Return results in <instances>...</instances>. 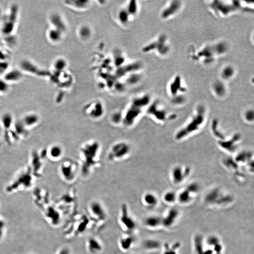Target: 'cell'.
<instances>
[{
  "label": "cell",
  "mask_w": 254,
  "mask_h": 254,
  "mask_svg": "<svg viewBox=\"0 0 254 254\" xmlns=\"http://www.w3.org/2000/svg\"><path fill=\"white\" fill-rule=\"evenodd\" d=\"M207 119L206 108L203 105H198L187 122L176 131L174 135L175 139L182 142L198 134L204 127Z\"/></svg>",
  "instance_id": "6da1fadb"
},
{
  "label": "cell",
  "mask_w": 254,
  "mask_h": 254,
  "mask_svg": "<svg viewBox=\"0 0 254 254\" xmlns=\"http://www.w3.org/2000/svg\"><path fill=\"white\" fill-rule=\"evenodd\" d=\"M19 11L20 8L17 4L14 3L10 7L1 29V34L4 36H10L13 34L17 24Z\"/></svg>",
  "instance_id": "7a4b0ae2"
},
{
  "label": "cell",
  "mask_w": 254,
  "mask_h": 254,
  "mask_svg": "<svg viewBox=\"0 0 254 254\" xmlns=\"http://www.w3.org/2000/svg\"><path fill=\"white\" fill-rule=\"evenodd\" d=\"M234 197L229 193L224 192L219 188L209 190L205 195L204 201L209 205L224 206L232 202Z\"/></svg>",
  "instance_id": "3957f363"
},
{
  "label": "cell",
  "mask_w": 254,
  "mask_h": 254,
  "mask_svg": "<svg viewBox=\"0 0 254 254\" xmlns=\"http://www.w3.org/2000/svg\"><path fill=\"white\" fill-rule=\"evenodd\" d=\"M20 69L24 73H28L39 78H50L51 73L43 69L30 60L24 59L20 63Z\"/></svg>",
  "instance_id": "277c9868"
},
{
  "label": "cell",
  "mask_w": 254,
  "mask_h": 254,
  "mask_svg": "<svg viewBox=\"0 0 254 254\" xmlns=\"http://www.w3.org/2000/svg\"><path fill=\"white\" fill-rule=\"evenodd\" d=\"M241 140V135L236 133L230 136H225V139L217 143L220 149L229 155H234L238 151Z\"/></svg>",
  "instance_id": "5b68a950"
},
{
  "label": "cell",
  "mask_w": 254,
  "mask_h": 254,
  "mask_svg": "<svg viewBox=\"0 0 254 254\" xmlns=\"http://www.w3.org/2000/svg\"><path fill=\"white\" fill-rule=\"evenodd\" d=\"M234 160L239 167L246 170L248 173L254 172V160L253 152L248 150L238 151L234 155Z\"/></svg>",
  "instance_id": "8992f818"
},
{
  "label": "cell",
  "mask_w": 254,
  "mask_h": 254,
  "mask_svg": "<svg viewBox=\"0 0 254 254\" xmlns=\"http://www.w3.org/2000/svg\"><path fill=\"white\" fill-rule=\"evenodd\" d=\"M147 113L156 122L162 124L170 122L176 117L175 114H171L158 104H153L150 106Z\"/></svg>",
  "instance_id": "52a82bcc"
},
{
  "label": "cell",
  "mask_w": 254,
  "mask_h": 254,
  "mask_svg": "<svg viewBox=\"0 0 254 254\" xmlns=\"http://www.w3.org/2000/svg\"><path fill=\"white\" fill-rule=\"evenodd\" d=\"M191 173L190 167L182 165L175 166L170 170V180L174 185H180L190 177Z\"/></svg>",
  "instance_id": "ba28073f"
},
{
  "label": "cell",
  "mask_w": 254,
  "mask_h": 254,
  "mask_svg": "<svg viewBox=\"0 0 254 254\" xmlns=\"http://www.w3.org/2000/svg\"><path fill=\"white\" fill-rule=\"evenodd\" d=\"M146 106L145 104L137 99L133 100L132 107L126 112L125 117L122 119L124 124L127 126L132 125L142 113L143 108Z\"/></svg>",
  "instance_id": "9c48e42d"
},
{
  "label": "cell",
  "mask_w": 254,
  "mask_h": 254,
  "mask_svg": "<svg viewBox=\"0 0 254 254\" xmlns=\"http://www.w3.org/2000/svg\"><path fill=\"white\" fill-rule=\"evenodd\" d=\"M99 146L97 143H93L91 144L85 145L84 148L82 149V154L83 156L84 163L83 169L84 172L87 171L91 166H93L95 163V158L97 155Z\"/></svg>",
  "instance_id": "30bf717a"
},
{
  "label": "cell",
  "mask_w": 254,
  "mask_h": 254,
  "mask_svg": "<svg viewBox=\"0 0 254 254\" xmlns=\"http://www.w3.org/2000/svg\"><path fill=\"white\" fill-rule=\"evenodd\" d=\"M119 221L122 227L128 232H132L136 228V223L129 213L126 204H123L121 207Z\"/></svg>",
  "instance_id": "8fae6325"
},
{
  "label": "cell",
  "mask_w": 254,
  "mask_h": 254,
  "mask_svg": "<svg viewBox=\"0 0 254 254\" xmlns=\"http://www.w3.org/2000/svg\"><path fill=\"white\" fill-rule=\"evenodd\" d=\"M14 122L15 120L13 116L10 113H5L0 117V124L3 130L4 139L8 145H11L10 142V134Z\"/></svg>",
  "instance_id": "7c38bea8"
},
{
  "label": "cell",
  "mask_w": 254,
  "mask_h": 254,
  "mask_svg": "<svg viewBox=\"0 0 254 254\" xmlns=\"http://www.w3.org/2000/svg\"><path fill=\"white\" fill-rule=\"evenodd\" d=\"M29 130L25 127L21 120L15 121L14 123L10 134V143L18 142L28 135Z\"/></svg>",
  "instance_id": "4fadbf2b"
},
{
  "label": "cell",
  "mask_w": 254,
  "mask_h": 254,
  "mask_svg": "<svg viewBox=\"0 0 254 254\" xmlns=\"http://www.w3.org/2000/svg\"><path fill=\"white\" fill-rule=\"evenodd\" d=\"M130 151V147L126 143L120 142L113 145L109 155L111 160L120 159L128 155Z\"/></svg>",
  "instance_id": "5bb4252c"
},
{
  "label": "cell",
  "mask_w": 254,
  "mask_h": 254,
  "mask_svg": "<svg viewBox=\"0 0 254 254\" xmlns=\"http://www.w3.org/2000/svg\"><path fill=\"white\" fill-rule=\"evenodd\" d=\"M180 214V211L177 208L169 209L162 217V226L167 229L174 226L178 220Z\"/></svg>",
  "instance_id": "9a60e30c"
},
{
  "label": "cell",
  "mask_w": 254,
  "mask_h": 254,
  "mask_svg": "<svg viewBox=\"0 0 254 254\" xmlns=\"http://www.w3.org/2000/svg\"><path fill=\"white\" fill-rule=\"evenodd\" d=\"M89 209L91 214L95 218L100 220H105L107 218V213L105 208L98 201H93L89 206Z\"/></svg>",
  "instance_id": "2e32d148"
},
{
  "label": "cell",
  "mask_w": 254,
  "mask_h": 254,
  "mask_svg": "<svg viewBox=\"0 0 254 254\" xmlns=\"http://www.w3.org/2000/svg\"><path fill=\"white\" fill-rule=\"evenodd\" d=\"M28 130L34 128L39 124L41 118L39 114L34 112L28 113L20 120Z\"/></svg>",
  "instance_id": "e0dca14e"
},
{
  "label": "cell",
  "mask_w": 254,
  "mask_h": 254,
  "mask_svg": "<svg viewBox=\"0 0 254 254\" xmlns=\"http://www.w3.org/2000/svg\"><path fill=\"white\" fill-rule=\"evenodd\" d=\"M196 195H197L187 185L184 189L178 193L177 202L180 204L184 205L188 204L192 202L193 198Z\"/></svg>",
  "instance_id": "ac0fdd59"
},
{
  "label": "cell",
  "mask_w": 254,
  "mask_h": 254,
  "mask_svg": "<svg viewBox=\"0 0 254 254\" xmlns=\"http://www.w3.org/2000/svg\"><path fill=\"white\" fill-rule=\"evenodd\" d=\"M49 21L52 28L64 33L66 31V27L63 19L57 13H52L49 17Z\"/></svg>",
  "instance_id": "d6986e66"
},
{
  "label": "cell",
  "mask_w": 254,
  "mask_h": 254,
  "mask_svg": "<svg viewBox=\"0 0 254 254\" xmlns=\"http://www.w3.org/2000/svg\"><path fill=\"white\" fill-rule=\"evenodd\" d=\"M23 77L24 73L20 68H14L6 71L3 78L10 84L20 82Z\"/></svg>",
  "instance_id": "ffe728a7"
},
{
  "label": "cell",
  "mask_w": 254,
  "mask_h": 254,
  "mask_svg": "<svg viewBox=\"0 0 254 254\" xmlns=\"http://www.w3.org/2000/svg\"><path fill=\"white\" fill-rule=\"evenodd\" d=\"M61 176L65 180L70 181L74 176V169L73 164L70 162H64L60 168Z\"/></svg>",
  "instance_id": "44dd1931"
},
{
  "label": "cell",
  "mask_w": 254,
  "mask_h": 254,
  "mask_svg": "<svg viewBox=\"0 0 254 254\" xmlns=\"http://www.w3.org/2000/svg\"><path fill=\"white\" fill-rule=\"evenodd\" d=\"M143 224L148 228H158L162 226V217L155 215L148 216L143 220Z\"/></svg>",
  "instance_id": "7402d4cb"
},
{
  "label": "cell",
  "mask_w": 254,
  "mask_h": 254,
  "mask_svg": "<svg viewBox=\"0 0 254 254\" xmlns=\"http://www.w3.org/2000/svg\"><path fill=\"white\" fill-rule=\"evenodd\" d=\"M87 247L89 253L91 254H99L103 249L102 245L99 239L94 237L89 238L87 242Z\"/></svg>",
  "instance_id": "603a6c76"
},
{
  "label": "cell",
  "mask_w": 254,
  "mask_h": 254,
  "mask_svg": "<svg viewBox=\"0 0 254 254\" xmlns=\"http://www.w3.org/2000/svg\"><path fill=\"white\" fill-rule=\"evenodd\" d=\"M142 201L145 207L149 209H154L157 207L159 203L157 196L150 192H147L143 195Z\"/></svg>",
  "instance_id": "cb8c5ba5"
},
{
  "label": "cell",
  "mask_w": 254,
  "mask_h": 254,
  "mask_svg": "<svg viewBox=\"0 0 254 254\" xmlns=\"http://www.w3.org/2000/svg\"><path fill=\"white\" fill-rule=\"evenodd\" d=\"M46 153L50 159L53 161H57L63 156V150L60 146L55 144L49 147Z\"/></svg>",
  "instance_id": "d4e9b609"
},
{
  "label": "cell",
  "mask_w": 254,
  "mask_h": 254,
  "mask_svg": "<svg viewBox=\"0 0 254 254\" xmlns=\"http://www.w3.org/2000/svg\"><path fill=\"white\" fill-rule=\"evenodd\" d=\"M181 7V3L178 1H171L170 3L163 10L162 16L163 18L170 17L176 14Z\"/></svg>",
  "instance_id": "484cf974"
},
{
  "label": "cell",
  "mask_w": 254,
  "mask_h": 254,
  "mask_svg": "<svg viewBox=\"0 0 254 254\" xmlns=\"http://www.w3.org/2000/svg\"><path fill=\"white\" fill-rule=\"evenodd\" d=\"M93 106L90 105L89 106V108L91 109H85L86 113H87L93 119L99 118L103 114L104 109L102 105L100 103H96L94 104Z\"/></svg>",
  "instance_id": "4316f807"
},
{
  "label": "cell",
  "mask_w": 254,
  "mask_h": 254,
  "mask_svg": "<svg viewBox=\"0 0 254 254\" xmlns=\"http://www.w3.org/2000/svg\"><path fill=\"white\" fill-rule=\"evenodd\" d=\"M63 34L58 30L50 27L47 32V37L51 43H57L61 41Z\"/></svg>",
  "instance_id": "83f0119b"
},
{
  "label": "cell",
  "mask_w": 254,
  "mask_h": 254,
  "mask_svg": "<svg viewBox=\"0 0 254 254\" xmlns=\"http://www.w3.org/2000/svg\"><path fill=\"white\" fill-rule=\"evenodd\" d=\"M142 246L146 251H156L161 248V243L159 241L155 239H147L143 241Z\"/></svg>",
  "instance_id": "f1b7e54d"
},
{
  "label": "cell",
  "mask_w": 254,
  "mask_h": 254,
  "mask_svg": "<svg viewBox=\"0 0 254 254\" xmlns=\"http://www.w3.org/2000/svg\"><path fill=\"white\" fill-rule=\"evenodd\" d=\"M135 241V238L131 234L122 236L120 239V247L123 251H129L134 244Z\"/></svg>",
  "instance_id": "f546056e"
},
{
  "label": "cell",
  "mask_w": 254,
  "mask_h": 254,
  "mask_svg": "<svg viewBox=\"0 0 254 254\" xmlns=\"http://www.w3.org/2000/svg\"><path fill=\"white\" fill-rule=\"evenodd\" d=\"M178 193L172 190L167 191L162 196V199L167 204L172 205L177 202Z\"/></svg>",
  "instance_id": "4dcf8cb0"
},
{
  "label": "cell",
  "mask_w": 254,
  "mask_h": 254,
  "mask_svg": "<svg viewBox=\"0 0 254 254\" xmlns=\"http://www.w3.org/2000/svg\"><path fill=\"white\" fill-rule=\"evenodd\" d=\"M213 91L218 97H223L226 94V89L224 84L220 83H216L213 86Z\"/></svg>",
  "instance_id": "1f68e13d"
},
{
  "label": "cell",
  "mask_w": 254,
  "mask_h": 254,
  "mask_svg": "<svg viewBox=\"0 0 254 254\" xmlns=\"http://www.w3.org/2000/svg\"><path fill=\"white\" fill-rule=\"evenodd\" d=\"M234 73V68L230 66H227L223 69L221 72V76L223 79L228 80L232 77Z\"/></svg>",
  "instance_id": "d6a6232c"
},
{
  "label": "cell",
  "mask_w": 254,
  "mask_h": 254,
  "mask_svg": "<svg viewBox=\"0 0 254 254\" xmlns=\"http://www.w3.org/2000/svg\"><path fill=\"white\" fill-rule=\"evenodd\" d=\"M66 66V61L63 59H57L56 60L53 64V68L54 72H60V70H63Z\"/></svg>",
  "instance_id": "836d02e7"
},
{
  "label": "cell",
  "mask_w": 254,
  "mask_h": 254,
  "mask_svg": "<svg viewBox=\"0 0 254 254\" xmlns=\"http://www.w3.org/2000/svg\"><path fill=\"white\" fill-rule=\"evenodd\" d=\"M10 90V84L3 78H0V95L7 93Z\"/></svg>",
  "instance_id": "e575fe53"
},
{
  "label": "cell",
  "mask_w": 254,
  "mask_h": 254,
  "mask_svg": "<svg viewBox=\"0 0 254 254\" xmlns=\"http://www.w3.org/2000/svg\"><path fill=\"white\" fill-rule=\"evenodd\" d=\"M244 120L248 123H251L254 122V113L253 110H248L244 112L243 115Z\"/></svg>",
  "instance_id": "d590c367"
},
{
  "label": "cell",
  "mask_w": 254,
  "mask_h": 254,
  "mask_svg": "<svg viewBox=\"0 0 254 254\" xmlns=\"http://www.w3.org/2000/svg\"><path fill=\"white\" fill-rule=\"evenodd\" d=\"M88 1H80V3H77V1H64V3L67 6H71V7H76L77 8L78 7H80L81 6L82 7H84L86 6V3H88Z\"/></svg>",
  "instance_id": "8d00e7d4"
},
{
  "label": "cell",
  "mask_w": 254,
  "mask_h": 254,
  "mask_svg": "<svg viewBox=\"0 0 254 254\" xmlns=\"http://www.w3.org/2000/svg\"><path fill=\"white\" fill-rule=\"evenodd\" d=\"M162 254H178L176 251V248H173V247H171L169 246L165 247L164 248Z\"/></svg>",
  "instance_id": "74e56055"
},
{
  "label": "cell",
  "mask_w": 254,
  "mask_h": 254,
  "mask_svg": "<svg viewBox=\"0 0 254 254\" xmlns=\"http://www.w3.org/2000/svg\"><path fill=\"white\" fill-rule=\"evenodd\" d=\"M122 119V117L120 113H115L112 117V120L115 123L120 122Z\"/></svg>",
  "instance_id": "f35d334b"
},
{
  "label": "cell",
  "mask_w": 254,
  "mask_h": 254,
  "mask_svg": "<svg viewBox=\"0 0 254 254\" xmlns=\"http://www.w3.org/2000/svg\"><path fill=\"white\" fill-rule=\"evenodd\" d=\"M59 254H71V251L67 248H64L60 251Z\"/></svg>",
  "instance_id": "ab89813d"
},
{
  "label": "cell",
  "mask_w": 254,
  "mask_h": 254,
  "mask_svg": "<svg viewBox=\"0 0 254 254\" xmlns=\"http://www.w3.org/2000/svg\"><path fill=\"white\" fill-rule=\"evenodd\" d=\"M1 141H0V148H1Z\"/></svg>",
  "instance_id": "60d3db41"
},
{
  "label": "cell",
  "mask_w": 254,
  "mask_h": 254,
  "mask_svg": "<svg viewBox=\"0 0 254 254\" xmlns=\"http://www.w3.org/2000/svg\"><path fill=\"white\" fill-rule=\"evenodd\" d=\"M136 254V253H135V254Z\"/></svg>",
  "instance_id": "b9f144b4"
}]
</instances>
